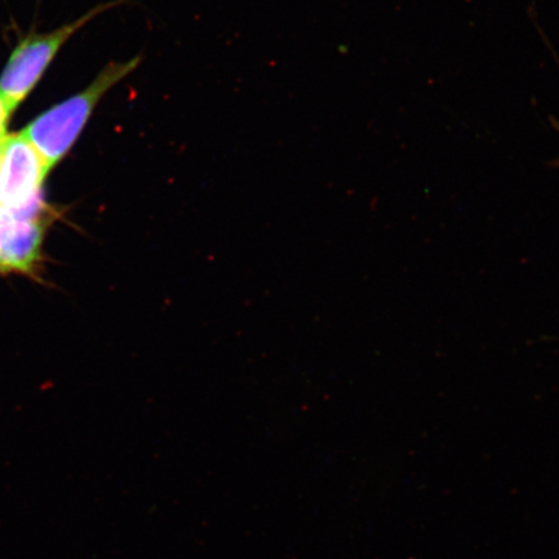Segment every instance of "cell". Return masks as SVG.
Returning <instances> with one entry per match:
<instances>
[{
  "label": "cell",
  "mask_w": 559,
  "mask_h": 559,
  "mask_svg": "<svg viewBox=\"0 0 559 559\" xmlns=\"http://www.w3.org/2000/svg\"><path fill=\"white\" fill-rule=\"evenodd\" d=\"M3 140V139H2ZM2 140H0V143H2Z\"/></svg>",
  "instance_id": "cell-6"
},
{
  "label": "cell",
  "mask_w": 559,
  "mask_h": 559,
  "mask_svg": "<svg viewBox=\"0 0 559 559\" xmlns=\"http://www.w3.org/2000/svg\"><path fill=\"white\" fill-rule=\"evenodd\" d=\"M140 64V55L121 62H109L90 86L27 124L23 134L39 152L48 170L51 171L73 148L105 94L135 72Z\"/></svg>",
  "instance_id": "cell-1"
},
{
  "label": "cell",
  "mask_w": 559,
  "mask_h": 559,
  "mask_svg": "<svg viewBox=\"0 0 559 559\" xmlns=\"http://www.w3.org/2000/svg\"><path fill=\"white\" fill-rule=\"evenodd\" d=\"M13 111L15 109L0 95V140L7 136V126H9Z\"/></svg>",
  "instance_id": "cell-5"
},
{
  "label": "cell",
  "mask_w": 559,
  "mask_h": 559,
  "mask_svg": "<svg viewBox=\"0 0 559 559\" xmlns=\"http://www.w3.org/2000/svg\"><path fill=\"white\" fill-rule=\"evenodd\" d=\"M128 0H115L97 5L72 24L61 26L60 29L48 34L31 35L13 50L9 62L0 76V95L13 109H16L31 91L37 85L56 53L75 32L85 26L88 21L99 16L100 13L121 5Z\"/></svg>",
  "instance_id": "cell-3"
},
{
  "label": "cell",
  "mask_w": 559,
  "mask_h": 559,
  "mask_svg": "<svg viewBox=\"0 0 559 559\" xmlns=\"http://www.w3.org/2000/svg\"><path fill=\"white\" fill-rule=\"evenodd\" d=\"M44 234L40 218H16L0 210V274H33L40 260Z\"/></svg>",
  "instance_id": "cell-4"
},
{
  "label": "cell",
  "mask_w": 559,
  "mask_h": 559,
  "mask_svg": "<svg viewBox=\"0 0 559 559\" xmlns=\"http://www.w3.org/2000/svg\"><path fill=\"white\" fill-rule=\"evenodd\" d=\"M50 170L23 131L0 143V210L16 218H39L41 187Z\"/></svg>",
  "instance_id": "cell-2"
}]
</instances>
